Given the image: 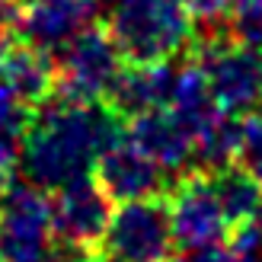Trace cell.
I'll return each instance as SVG.
<instances>
[{
    "label": "cell",
    "instance_id": "6da1fadb",
    "mask_svg": "<svg viewBox=\"0 0 262 262\" xmlns=\"http://www.w3.org/2000/svg\"><path fill=\"white\" fill-rule=\"evenodd\" d=\"M122 135V119L106 102L51 96L29 115L19 135V166L32 186L55 192L90 176L96 157Z\"/></svg>",
    "mask_w": 262,
    "mask_h": 262
},
{
    "label": "cell",
    "instance_id": "7a4b0ae2",
    "mask_svg": "<svg viewBox=\"0 0 262 262\" xmlns=\"http://www.w3.org/2000/svg\"><path fill=\"white\" fill-rule=\"evenodd\" d=\"M106 29L128 64L169 61L195 45V19L179 0H106Z\"/></svg>",
    "mask_w": 262,
    "mask_h": 262
},
{
    "label": "cell",
    "instance_id": "3957f363",
    "mask_svg": "<svg viewBox=\"0 0 262 262\" xmlns=\"http://www.w3.org/2000/svg\"><path fill=\"white\" fill-rule=\"evenodd\" d=\"M195 61L208 77L214 102L230 115H246L262 102V48L240 38L208 35L195 42Z\"/></svg>",
    "mask_w": 262,
    "mask_h": 262
},
{
    "label": "cell",
    "instance_id": "277c9868",
    "mask_svg": "<svg viewBox=\"0 0 262 262\" xmlns=\"http://www.w3.org/2000/svg\"><path fill=\"white\" fill-rule=\"evenodd\" d=\"M51 58H55V96L74 102H102L125 64L106 26H86Z\"/></svg>",
    "mask_w": 262,
    "mask_h": 262
},
{
    "label": "cell",
    "instance_id": "5b68a950",
    "mask_svg": "<svg viewBox=\"0 0 262 262\" xmlns=\"http://www.w3.org/2000/svg\"><path fill=\"white\" fill-rule=\"evenodd\" d=\"M99 246L112 262H163L176 246L166 195L119 202Z\"/></svg>",
    "mask_w": 262,
    "mask_h": 262
},
{
    "label": "cell",
    "instance_id": "8992f818",
    "mask_svg": "<svg viewBox=\"0 0 262 262\" xmlns=\"http://www.w3.org/2000/svg\"><path fill=\"white\" fill-rule=\"evenodd\" d=\"M55 221L51 199L29 179L10 182L0 195V259L4 262H38L51 246Z\"/></svg>",
    "mask_w": 262,
    "mask_h": 262
},
{
    "label": "cell",
    "instance_id": "52a82bcc",
    "mask_svg": "<svg viewBox=\"0 0 262 262\" xmlns=\"http://www.w3.org/2000/svg\"><path fill=\"white\" fill-rule=\"evenodd\" d=\"M166 208L176 246H214L224 243V237L230 233L224 208H221L211 176L205 169L182 176L166 195Z\"/></svg>",
    "mask_w": 262,
    "mask_h": 262
},
{
    "label": "cell",
    "instance_id": "ba28073f",
    "mask_svg": "<svg viewBox=\"0 0 262 262\" xmlns=\"http://www.w3.org/2000/svg\"><path fill=\"white\" fill-rule=\"evenodd\" d=\"M96 10L99 0H23L10 13V26L19 42L58 55L86 26H93Z\"/></svg>",
    "mask_w": 262,
    "mask_h": 262
},
{
    "label": "cell",
    "instance_id": "9c48e42d",
    "mask_svg": "<svg viewBox=\"0 0 262 262\" xmlns=\"http://www.w3.org/2000/svg\"><path fill=\"white\" fill-rule=\"evenodd\" d=\"M109 217H112V199L96 182L93 173L55 189V199H51V221H55L58 240L96 250L102 233H106Z\"/></svg>",
    "mask_w": 262,
    "mask_h": 262
},
{
    "label": "cell",
    "instance_id": "30bf717a",
    "mask_svg": "<svg viewBox=\"0 0 262 262\" xmlns=\"http://www.w3.org/2000/svg\"><path fill=\"white\" fill-rule=\"evenodd\" d=\"M93 176L112 202H131V199H150L163 195L166 169L147 157L125 131L115 138L106 150L96 157Z\"/></svg>",
    "mask_w": 262,
    "mask_h": 262
},
{
    "label": "cell",
    "instance_id": "8fae6325",
    "mask_svg": "<svg viewBox=\"0 0 262 262\" xmlns=\"http://www.w3.org/2000/svg\"><path fill=\"white\" fill-rule=\"evenodd\" d=\"M173 77H176V68L169 61H150V64L125 61L102 102L119 119H131V115H141L150 109H166L169 96H173Z\"/></svg>",
    "mask_w": 262,
    "mask_h": 262
},
{
    "label": "cell",
    "instance_id": "7c38bea8",
    "mask_svg": "<svg viewBox=\"0 0 262 262\" xmlns=\"http://www.w3.org/2000/svg\"><path fill=\"white\" fill-rule=\"evenodd\" d=\"M0 77L26 109H38L55 96V58L19 38L0 42Z\"/></svg>",
    "mask_w": 262,
    "mask_h": 262
},
{
    "label": "cell",
    "instance_id": "4fadbf2b",
    "mask_svg": "<svg viewBox=\"0 0 262 262\" xmlns=\"http://www.w3.org/2000/svg\"><path fill=\"white\" fill-rule=\"evenodd\" d=\"M125 135L147 157H154L166 173H179V169L189 166V160H195L192 135L182 128V122L169 109H150V112L131 115Z\"/></svg>",
    "mask_w": 262,
    "mask_h": 262
},
{
    "label": "cell",
    "instance_id": "5bb4252c",
    "mask_svg": "<svg viewBox=\"0 0 262 262\" xmlns=\"http://www.w3.org/2000/svg\"><path fill=\"white\" fill-rule=\"evenodd\" d=\"M169 112L182 122V128L192 135V144H195V135L214 119L217 112H224L214 102L211 96V86H208V77L202 71L199 61H186L176 68V77H173V96H169Z\"/></svg>",
    "mask_w": 262,
    "mask_h": 262
},
{
    "label": "cell",
    "instance_id": "9a60e30c",
    "mask_svg": "<svg viewBox=\"0 0 262 262\" xmlns=\"http://www.w3.org/2000/svg\"><path fill=\"white\" fill-rule=\"evenodd\" d=\"M208 176H211L214 195H217L221 208H224L230 230L253 224V221H262V182L246 166L233 160L221 169H211Z\"/></svg>",
    "mask_w": 262,
    "mask_h": 262
},
{
    "label": "cell",
    "instance_id": "2e32d148",
    "mask_svg": "<svg viewBox=\"0 0 262 262\" xmlns=\"http://www.w3.org/2000/svg\"><path fill=\"white\" fill-rule=\"evenodd\" d=\"M237 150H240V119L230 112H217L195 135V160H199V166L205 173L233 163Z\"/></svg>",
    "mask_w": 262,
    "mask_h": 262
},
{
    "label": "cell",
    "instance_id": "e0dca14e",
    "mask_svg": "<svg viewBox=\"0 0 262 262\" xmlns=\"http://www.w3.org/2000/svg\"><path fill=\"white\" fill-rule=\"evenodd\" d=\"M237 163L246 166L262 182V115H250L240 122V150Z\"/></svg>",
    "mask_w": 262,
    "mask_h": 262
},
{
    "label": "cell",
    "instance_id": "ac0fdd59",
    "mask_svg": "<svg viewBox=\"0 0 262 262\" xmlns=\"http://www.w3.org/2000/svg\"><path fill=\"white\" fill-rule=\"evenodd\" d=\"M195 23H221L230 13L233 0H179Z\"/></svg>",
    "mask_w": 262,
    "mask_h": 262
},
{
    "label": "cell",
    "instance_id": "d6986e66",
    "mask_svg": "<svg viewBox=\"0 0 262 262\" xmlns=\"http://www.w3.org/2000/svg\"><path fill=\"white\" fill-rule=\"evenodd\" d=\"M163 262H230V250L214 246H182V253H169Z\"/></svg>",
    "mask_w": 262,
    "mask_h": 262
},
{
    "label": "cell",
    "instance_id": "ffe728a7",
    "mask_svg": "<svg viewBox=\"0 0 262 262\" xmlns=\"http://www.w3.org/2000/svg\"><path fill=\"white\" fill-rule=\"evenodd\" d=\"M16 166H19V138L0 135V195H4L7 186L13 182Z\"/></svg>",
    "mask_w": 262,
    "mask_h": 262
},
{
    "label": "cell",
    "instance_id": "44dd1931",
    "mask_svg": "<svg viewBox=\"0 0 262 262\" xmlns=\"http://www.w3.org/2000/svg\"><path fill=\"white\" fill-rule=\"evenodd\" d=\"M93 259V250L86 246H77V243H68V240H51V246L42 253L38 262H90Z\"/></svg>",
    "mask_w": 262,
    "mask_h": 262
},
{
    "label": "cell",
    "instance_id": "7402d4cb",
    "mask_svg": "<svg viewBox=\"0 0 262 262\" xmlns=\"http://www.w3.org/2000/svg\"><path fill=\"white\" fill-rule=\"evenodd\" d=\"M7 13H10V7H0V29H4V23H10Z\"/></svg>",
    "mask_w": 262,
    "mask_h": 262
},
{
    "label": "cell",
    "instance_id": "603a6c76",
    "mask_svg": "<svg viewBox=\"0 0 262 262\" xmlns=\"http://www.w3.org/2000/svg\"><path fill=\"white\" fill-rule=\"evenodd\" d=\"M90 262H112V259H109V256H93Z\"/></svg>",
    "mask_w": 262,
    "mask_h": 262
},
{
    "label": "cell",
    "instance_id": "cb8c5ba5",
    "mask_svg": "<svg viewBox=\"0 0 262 262\" xmlns=\"http://www.w3.org/2000/svg\"><path fill=\"white\" fill-rule=\"evenodd\" d=\"M13 4V0H0V7H10Z\"/></svg>",
    "mask_w": 262,
    "mask_h": 262
},
{
    "label": "cell",
    "instance_id": "d4e9b609",
    "mask_svg": "<svg viewBox=\"0 0 262 262\" xmlns=\"http://www.w3.org/2000/svg\"><path fill=\"white\" fill-rule=\"evenodd\" d=\"M259 48H262V45H259Z\"/></svg>",
    "mask_w": 262,
    "mask_h": 262
}]
</instances>
